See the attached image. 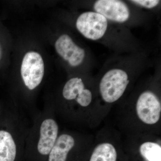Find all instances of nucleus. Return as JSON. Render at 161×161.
Segmentation results:
<instances>
[{"label": "nucleus", "instance_id": "obj_1", "mask_svg": "<svg viewBox=\"0 0 161 161\" xmlns=\"http://www.w3.org/2000/svg\"><path fill=\"white\" fill-rule=\"evenodd\" d=\"M15 104H2L0 108V161H17L24 153L31 120Z\"/></svg>", "mask_w": 161, "mask_h": 161}, {"label": "nucleus", "instance_id": "obj_2", "mask_svg": "<svg viewBox=\"0 0 161 161\" xmlns=\"http://www.w3.org/2000/svg\"><path fill=\"white\" fill-rule=\"evenodd\" d=\"M55 115L52 104H47L31 119L24 150L29 158L47 160L60 133Z\"/></svg>", "mask_w": 161, "mask_h": 161}, {"label": "nucleus", "instance_id": "obj_3", "mask_svg": "<svg viewBox=\"0 0 161 161\" xmlns=\"http://www.w3.org/2000/svg\"><path fill=\"white\" fill-rule=\"evenodd\" d=\"M130 82L126 72L120 69H113L107 72L101 80L99 91L106 102L112 103L123 95Z\"/></svg>", "mask_w": 161, "mask_h": 161}, {"label": "nucleus", "instance_id": "obj_4", "mask_svg": "<svg viewBox=\"0 0 161 161\" xmlns=\"http://www.w3.org/2000/svg\"><path fill=\"white\" fill-rule=\"evenodd\" d=\"M44 74L43 58L39 53L29 52L23 58L21 68L22 81L26 89L34 92L42 83Z\"/></svg>", "mask_w": 161, "mask_h": 161}, {"label": "nucleus", "instance_id": "obj_5", "mask_svg": "<svg viewBox=\"0 0 161 161\" xmlns=\"http://www.w3.org/2000/svg\"><path fill=\"white\" fill-rule=\"evenodd\" d=\"M76 26L78 31L86 39L98 40L103 37L106 32L108 20L96 12H86L78 17Z\"/></svg>", "mask_w": 161, "mask_h": 161}, {"label": "nucleus", "instance_id": "obj_6", "mask_svg": "<svg viewBox=\"0 0 161 161\" xmlns=\"http://www.w3.org/2000/svg\"><path fill=\"white\" fill-rule=\"evenodd\" d=\"M136 111L139 118L144 123L155 124L160 117V102L153 92L146 91L141 94L137 99Z\"/></svg>", "mask_w": 161, "mask_h": 161}, {"label": "nucleus", "instance_id": "obj_7", "mask_svg": "<svg viewBox=\"0 0 161 161\" xmlns=\"http://www.w3.org/2000/svg\"><path fill=\"white\" fill-rule=\"evenodd\" d=\"M93 7L95 12L102 15L107 20L123 23L130 18V9L122 1L98 0L94 3Z\"/></svg>", "mask_w": 161, "mask_h": 161}, {"label": "nucleus", "instance_id": "obj_8", "mask_svg": "<svg viewBox=\"0 0 161 161\" xmlns=\"http://www.w3.org/2000/svg\"><path fill=\"white\" fill-rule=\"evenodd\" d=\"M55 47L58 54L71 66H79L83 62L85 57L84 49L75 44L68 35L60 36L56 41Z\"/></svg>", "mask_w": 161, "mask_h": 161}, {"label": "nucleus", "instance_id": "obj_9", "mask_svg": "<svg viewBox=\"0 0 161 161\" xmlns=\"http://www.w3.org/2000/svg\"><path fill=\"white\" fill-rule=\"evenodd\" d=\"M77 146L76 137L70 133H59L47 161H67Z\"/></svg>", "mask_w": 161, "mask_h": 161}, {"label": "nucleus", "instance_id": "obj_10", "mask_svg": "<svg viewBox=\"0 0 161 161\" xmlns=\"http://www.w3.org/2000/svg\"><path fill=\"white\" fill-rule=\"evenodd\" d=\"M85 88L84 83L81 78L78 77L70 78L63 87L61 93L62 97L66 101H73Z\"/></svg>", "mask_w": 161, "mask_h": 161}, {"label": "nucleus", "instance_id": "obj_11", "mask_svg": "<svg viewBox=\"0 0 161 161\" xmlns=\"http://www.w3.org/2000/svg\"><path fill=\"white\" fill-rule=\"evenodd\" d=\"M117 152L114 146L109 143H103L95 148L90 161H116Z\"/></svg>", "mask_w": 161, "mask_h": 161}, {"label": "nucleus", "instance_id": "obj_12", "mask_svg": "<svg viewBox=\"0 0 161 161\" xmlns=\"http://www.w3.org/2000/svg\"><path fill=\"white\" fill-rule=\"evenodd\" d=\"M140 152L147 161H161V147L156 143H144L140 147Z\"/></svg>", "mask_w": 161, "mask_h": 161}, {"label": "nucleus", "instance_id": "obj_13", "mask_svg": "<svg viewBox=\"0 0 161 161\" xmlns=\"http://www.w3.org/2000/svg\"><path fill=\"white\" fill-rule=\"evenodd\" d=\"M92 98V92L89 90L85 88L74 101L79 106L85 108L91 104Z\"/></svg>", "mask_w": 161, "mask_h": 161}, {"label": "nucleus", "instance_id": "obj_14", "mask_svg": "<svg viewBox=\"0 0 161 161\" xmlns=\"http://www.w3.org/2000/svg\"><path fill=\"white\" fill-rule=\"evenodd\" d=\"M131 2L144 8L152 9L157 6L161 1L158 0H134Z\"/></svg>", "mask_w": 161, "mask_h": 161}, {"label": "nucleus", "instance_id": "obj_15", "mask_svg": "<svg viewBox=\"0 0 161 161\" xmlns=\"http://www.w3.org/2000/svg\"><path fill=\"white\" fill-rule=\"evenodd\" d=\"M2 104H3L0 103V108H1V107H2Z\"/></svg>", "mask_w": 161, "mask_h": 161}, {"label": "nucleus", "instance_id": "obj_16", "mask_svg": "<svg viewBox=\"0 0 161 161\" xmlns=\"http://www.w3.org/2000/svg\"><path fill=\"white\" fill-rule=\"evenodd\" d=\"M1 48H0V58H1Z\"/></svg>", "mask_w": 161, "mask_h": 161}]
</instances>
